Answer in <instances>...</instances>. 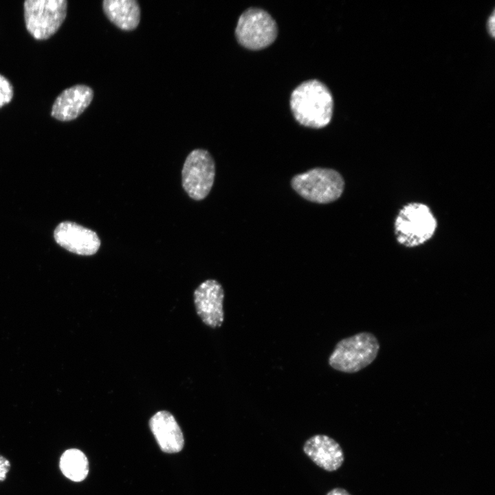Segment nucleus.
Returning a JSON list of instances; mask_svg holds the SVG:
<instances>
[{
  "label": "nucleus",
  "mask_w": 495,
  "mask_h": 495,
  "mask_svg": "<svg viewBox=\"0 0 495 495\" xmlns=\"http://www.w3.org/2000/svg\"><path fill=\"white\" fill-rule=\"evenodd\" d=\"M290 107L296 120L307 127L320 129L330 122L333 100L329 88L316 79L306 80L292 92Z\"/></svg>",
  "instance_id": "1"
},
{
  "label": "nucleus",
  "mask_w": 495,
  "mask_h": 495,
  "mask_svg": "<svg viewBox=\"0 0 495 495\" xmlns=\"http://www.w3.org/2000/svg\"><path fill=\"white\" fill-rule=\"evenodd\" d=\"M380 349L377 338L361 332L340 340L329 358L333 369L347 373H356L371 364Z\"/></svg>",
  "instance_id": "2"
},
{
  "label": "nucleus",
  "mask_w": 495,
  "mask_h": 495,
  "mask_svg": "<svg viewBox=\"0 0 495 495\" xmlns=\"http://www.w3.org/2000/svg\"><path fill=\"white\" fill-rule=\"evenodd\" d=\"M394 227L397 242L405 247L414 248L432 237L437 228V221L427 205L413 202L401 208Z\"/></svg>",
  "instance_id": "3"
},
{
  "label": "nucleus",
  "mask_w": 495,
  "mask_h": 495,
  "mask_svg": "<svg viewBox=\"0 0 495 495\" xmlns=\"http://www.w3.org/2000/svg\"><path fill=\"white\" fill-rule=\"evenodd\" d=\"M291 185L299 195L309 201L329 204L342 195L344 180L336 170L314 168L295 175Z\"/></svg>",
  "instance_id": "4"
},
{
  "label": "nucleus",
  "mask_w": 495,
  "mask_h": 495,
  "mask_svg": "<svg viewBox=\"0 0 495 495\" xmlns=\"http://www.w3.org/2000/svg\"><path fill=\"white\" fill-rule=\"evenodd\" d=\"M235 35L239 43L245 48L259 50L274 42L278 35V26L267 11L250 8L240 15Z\"/></svg>",
  "instance_id": "5"
},
{
  "label": "nucleus",
  "mask_w": 495,
  "mask_h": 495,
  "mask_svg": "<svg viewBox=\"0 0 495 495\" xmlns=\"http://www.w3.org/2000/svg\"><path fill=\"white\" fill-rule=\"evenodd\" d=\"M65 0H27L23 3L27 30L37 40L51 37L59 29L67 14Z\"/></svg>",
  "instance_id": "6"
},
{
  "label": "nucleus",
  "mask_w": 495,
  "mask_h": 495,
  "mask_svg": "<svg viewBox=\"0 0 495 495\" xmlns=\"http://www.w3.org/2000/svg\"><path fill=\"white\" fill-rule=\"evenodd\" d=\"M215 164L210 153L202 148L192 150L182 170V186L188 196L202 200L209 194L214 180Z\"/></svg>",
  "instance_id": "7"
},
{
  "label": "nucleus",
  "mask_w": 495,
  "mask_h": 495,
  "mask_svg": "<svg viewBox=\"0 0 495 495\" xmlns=\"http://www.w3.org/2000/svg\"><path fill=\"white\" fill-rule=\"evenodd\" d=\"M224 296L221 285L214 279L206 280L195 289V311L206 326L212 329L221 327L224 320Z\"/></svg>",
  "instance_id": "8"
},
{
  "label": "nucleus",
  "mask_w": 495,
  "mask_h": 495,
  "mask_svg": "<svg viewBox=\"0 0 495 495\" xmlns=\"http://www.w3.org/2000/svg\"><path fill=\"white\" fill-rule=\"evenodd\" d=\"M56 243L72 253L91 256L100 248V240L96 232L76 223L64 221L54 232Z\"/></svg>",
  "instance_id": "9"
},
{
  "label": "nucleus",
  "mask_w": 495,
  "mask_h": 495,
  "mask_svg": "<svg viewBox=\"0 0 495 495\" xmlns=\"http://www.w3.org/2000/svg\"><path fill=\"white\" fill-rule=\"evenodd\" d=\"M304 453L319 468L327 471L338 470L344 461L340 445L325 434H315L303 445Z\"/></svg>",
  "instance_id": "10"
},
{
  "label": "nucleus",
  "mask_w": 495,
  "mask_h": 495,
  "mask_svg": "<svg viewBox=\"0 0 495 495\" xmlns=\"http://www.w3.org/2000/svg\"><path fill=\"white\" fill-rule=\"evenodd\" d=\"M94 98L93 89L85 85H76L63 91L56 98L51 115L60 121L78 118L89 106Z\"/></svg>",
  "instance_id": "11"
},
{
  "label": "nucleus",
  "mask_w": 495,
  "mask_h": 495,
  "mask_svg": "<svg viewBox=\"0 0 495 495\" xmlns=\"http://www.w3.org/2000/svg\"><path fill=\"white\" fill-rule=\"evenodd\" d=\"M149 427L164 452L176 453L183 449L184 439L182 431L170 412H157L151 417Z\"/></svg>",
  "instance_id": "12"
},
{
  "label": "nucleus",
  "mask_w": 495,
  "mask_h": 495,
  "mask_svg": "<svg viewBox=\"0 0 495 495\" xmlns=\"http://www.w3.org/2000/svg\"><path fill=\"white\" fill-rule=\"evenodd\" d=\"M102 9L108 19L122 30H133L140 23L141 10L135 0H104Z\"/></svg>",
  "instance_id": "13"
},
{
  "label": "nucleus",
  "mask_w": 495,
  "mask_h": 495,
  "mask_svg": "<svg viewBox=\"0 0 495 495\" xmlns=\"http://www.w3.org/2000/svg\"><path fill=\"white\" fill-rule=\"evenodd\" d=\"M59 465L64 476L72 481L80 482L88 475L87 458L78 449L72 448L65 451L60 456Z\"/></svg>",
  "instance_id": "14"
},
{
  "label": "nucleus",
  "mask_w": 495,
  "mask_h": 495,
  "mask_svg": "<svg viewBox=\"0 0 495 495\" xmlns=\"http://www.w3.org/2000/svg\"><path fill=\"white\" fill-rule=\"evenodd\" d=\"M13 97V88L10 82L0 75V108L9 103Z\"/></svg>",
  "instance_id": "15"
},
{
  "label": "nucleus",
  "mask_w": 495,
  "mask_h": 495,
  "mask_svg": "<svg viewBox=\"0 0 495 495\" xmlns=\"http://www.w3.org/2000/svg\"><path fill=\"white\" fill-rule=\"evenodd\" d=\"M10 469V461L3 456L0 454V481L6 478L7 474Z\"/></svg>",
  "instance_id": "16"
},
{
  "label": "nucleus",
  "mask_w": 495,
  "mask_h": 495,
  "mask_svg": "<svg viewBox=\"0 0 495 495\" xmlns=\"http://www.w3.org/2000/svg\"><path fill=\"white\" fill-rule=\"evenodd\" d=\"M326 495H351L346 490L340 487L333 488L329 491Z\"/></svg>",
  "instance_id": "17"
},
{
  "label": "nucleus",
  "mask_w": 495,
  "mask_h": 495,
  "mask_svg": "<svg viewBox=\"0 0 495 495\" xmlns=\"http://www.w3.org/2000/svg\"><path fill=\"white\" fill-rule=\"evenodd\" d=\"M488 28L489 32L490 34H492V36H494V15H492L491 17H490L488 21Z\"/></svg>",
  "instance_id": "18"
}]
</instances>
